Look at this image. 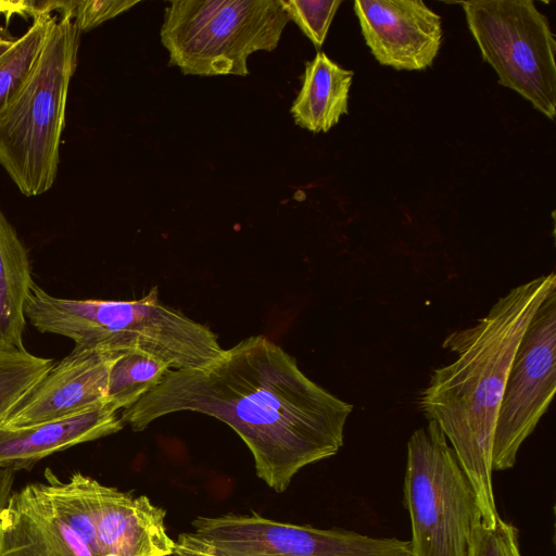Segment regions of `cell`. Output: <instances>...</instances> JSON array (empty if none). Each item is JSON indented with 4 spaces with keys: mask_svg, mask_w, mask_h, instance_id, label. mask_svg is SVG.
Listing matches in <instances>:
<instances>
[{
    "mask_svg": "<svg viewBox=\"0 0 556 556\" xmlns=\"http://www.w3.org/2000/svg\"><path fill=\"white\" fill-rule=\"evenodd\" d=\"M407 442L403 503L412 556H471L482 514L475 490L433 420Z\"/></svg>",
    "mask_w": 556,
    "mask_h": 556,
    "instance_id": "6",
    "label": "cell"
},
{
    "mask_svg": "<svg viewBox=\"0 0 556 556\" xmlns=\"http://www.w3.org/2000/svg\"><path fill=\"white\" fill-rule=\"evenodd\" d=\"M190 534L218 556H412L409 540L318 529L252 515L197 517Z\"/></svg>",
    "mask_w": 556,
    "mask_h": 556,
    "instance_id": "8",
    "label": "cell"
},
{
    "mask_svg": "<svg viewBox=\"0 0 556 556\" xmlns=\"http://www.w3.org/2000/svg\"><path fill=\"white\" fill-rule=\"evenodd\" d=\"M109 403L85 413L27 427H0V467L27 468L55 452L121 431L125 424Z\"/></svg>",
    "mask_w": 556,
    "mask_h": 556,
    "instance_id": "14",
    "label": "cell"
},
{
    "mask_svg": "<svg viewBox=\"0 0 556 556\" xmlns=\"http://www.w3.org/2000/svg\"><path fill=\"white\" fill-rule=\"evenodd\" d=\"M460 4L482 59L497 74L498 84L554 121L556 39L547 16L532 0H469Z\"/></svg>",
    "mask_w": 556,
    "mask_h": 556,
    "instance_id": "7",
    "label": "cell"
},
{
    "mask_svg": "<svg viewBox=\"0 0 556 556\" xmlns=\"http://www.w3.org/2000/svg\"><path fill=\"white\" fill-rule=\"evenodd\" d=\"M77 490L93 526L99 556H172L176 542L168 535L165 510L147 495L135 496L74 472Z\"/></svg>",
    "mask_w": 556,
    "mask_h": 556,
    "instance_id": "10",
    "label": "cell"
},
{
    "mask_svg": "<svg viewBox=\"0 0 556 556\" xmlns=\"http://www.w3.org/2000/svg\"><path fill=\"white\" fill-rule=\"evenodd\" d=\"M15 39L0 37V59L14 46Z\"/></svg>",
    "mask_w": 556,
    "mask_h": 556,
    "instance_id": "26",
    "label": "cell"
},
{
    "mask_svg": "<svg viewBox=\"0 0 556 556\" xmlns=\"http://www.w3.org/2000/svg\"><path fill=\"white\" fill-rule=\"evenodd\" d=\"M80 35L72 17L54 16L26 79L0 113V164L26 197L55 181Z\"/></svg>",
    "mask_w": 556,
    "mask_h": 556,
    "instance_id": "4",
    "label": "cell"
},
{
    "mask_svg": "<svg viewBox=\"0 0 556 556\" xmlns=\"http://www.w3.org/2000/svg\"><path fill=\"white\" fill-rule=\"evenodd\" d=\"M0 556H96L46 482L12 492L0 514Z\"/></svg>",
    "mask_w": 556,
    "mask_h": 556,
    "instance_id": "13",
    "label": "cell"
},
{
    "mask_svg": "<svg viewBox=\"0 0 556 556\" xmlns=\"http://www.w3.org/2000/svg\"><path fill=\"white\" fill-rule=\"evenodd\" d=\"M25 317L42 333L74 341V351L141 350L172 369L203 366L223 352L213 330L164 304L153 287L137 300H74L51 295L35 282Z\"/></svg>",
    "mask_w": 556,
    "mask_h": 556,
    "instance_id": "3",
    "label": "cell"
},
{
    "mask_svg": "<svg viewBox=\"0 0 556 556\" xmlns=\"http://www.w3.org/2000/svg\"><path fill=\"white\" fill-rule=\"evenodd\" d=\"M281 3L289 20L299 26L316 48H320L341 1L281 0Z\"/></svg>",
    "mask_w": 556,
    "mask_h": 556,
    "instance_id": "20",
    "label": "cell"
},
{
    "mask_svg": "<svg viewBox=\"0 0 556 556\" xmlns=\"http://www.w3.org/2000/svg\"><path fill=\"white\" fill-rule=\"evenodd\" d=\"M55 15L34 18L29 28L0 59V113L7 108L26 79Z\"/></svg>",
    "mask_w": 556,
    "mask_h": 556,
    "instance_id": "18",
    "label": "cell"
},
{
    "mask_svg": "<svg viewBox=\"0 0 556 556\" xmlns=\"http://www.w3.org/2000/svg\"><path fill=\"white\" fill-rule=\"evenodd\" d=\"M353 72L325 52L305 63L302 87L290 112L294 123L314 134L327 132L349 112Z\"/></svg>",
    "mask_w": 556,
    "mask_h": 556,
    "instance_id": "15",
    "label": "cell"
},
{
    "mask_svg": "<svg viewBox=\"0 0 556 556\" xmlns=\"http://www.w3.org/2000/svg\"><path fill=\"white\" fill-rule=\"evenodd\" d=\"M556 391V289L534 313L517 348L500 404L492 443V469L515 466Z\"/></svg>",
    "mask_w": 556,
    "mask_h": 556,
    "instance_id": "9",
    "label": "cell"
},
{
    "mask_svg": "<svg viewBox=\"0 0 556 556\" xmlns=\"http://www.w3.org/2000/svg\"><path fill=\"white\" fill-rule=\"evenodd\" d=\"M172 556H218L208 552L190 534L184 532L178 536Z\"/></svg>",
    "mask_w": 556,
    "mask_h": 556,
    "instance_id": "23",
    "label": "cell"
},
{
    "mask_svg": "<svg viewBox=\"0 0 556 556\" xmlns=\"http://www.w3.org/2000/svg\"><path fill=\"white\" fill-rule=\"evenodd\" d=\"M15 470L12 468L0 467V514L5 507L11 495L14 482Z\"/></svg>",
    "mask_w": 556,
    "mask_h": 556,
    "instance_id": "24",
    "label": "cell"
},
{
    "mask_svg": "<svg viewBox=\"0 0 556 556\" xmlns=\"http://www.w3.org/2000/svg\"><path fill=\"white\" fill-rule=\"evenodd\" d=\"M289 21L281 0H172L160 35L182 74L247 76L249 56L274 51Z\"/></svg>",
    "mask_w": 556,
    "mask_h": 556,
    "instance_id": "5",
    "label": "cell"
},
{
    "mask_svg": "<svg viewBox=\"0 0 556 556\" xmlns=\"http://www.w3.org/2000/svg\"><path fill=\"white\" fill-rule=\"evenodd\" d=\"M170 369L159 357L141 350L123 353L114 362L108 386V403L116 410L131 407Z\"/></svg>",
    "mask_w": 556,
    "mask_h": 556,
    "instance_id": "17",
    "label": "cell"
},
{
    "mask_svg": "<svg viewBox=\"0 0 556 556\" xmlns=\"http://www.w3.org/2000/svg\"><path fill=\"white\" fill-rule=\"evenodd\" d=\"M122 354L73 350L24 394L0 427L33 426L108 404L110 371Z\"/></svg>",
    "mask_w": 556,
    "mask_h": 556,
    "instance_id": "11",
    "label": "cell"
},
{
    "mask_svg": "<svg viewBox=\"0 0 556 556\" xmlns=\"http://www.w3.org/2000/svg\"><path fill=\"white\" fill-rule=\"evenodd\" d=\"M13 14L25 15V1L0 0V15L12 16Z\"/></svg>",
    "mask_w": 556,
    "mask_h": 556,
    "instance_id": "25",
    "label": "cell"
},
{
    "mask_svg": "<svg viewBox=\"0 0 556 556\" xmlns=\"http://www.w3.org/2000/svg\"><path fill=\"white\" fill-rule=\"evenodd\" d=\"M138 0H62L61 15L72 17L80 33L128 11Z\"/></svg>",
    "mask_w": 556,
    "mask_h": 556,
    "instance_id": "21",
    "label": "cell"
},
{
    "mask_svg": "<svg viewBox=\"0 0 556 556\" xmlns=\"http://www.w3.org/2000/svg\"><path fill=\"white\" fill-rule=\"evenodd\" d=\"M554 273L510 289L475 325L448 333L442 346L455 359L435 368L418 406L435 421L470 481L482 523L498 515L493 491L492 443L496 417L517 348L534 313L552 290Z\"/></svg>",
    "mask_w": 556,
    "mask_h": 556,
    "instance_id": "2",
    "label": "cell"
},
{
    "mask_svg": "<svg viewBox=\"0 0 556 556\" xmlns=\"http://www.w3.org/2000/svg\"><path fill=\"white\" fill-rule=\"evenodd\" d=\"M352 409L309 379L282 348L251 336L203 366L170 368L121 418L139 432L173 413L214 417L248 446L257 477L281 493L305 466L339 452Z\"/></svg>",
    "mask_w": 556,
    "mask_h": 556,
    "instance_id": "1",
    "label": "cell"
},
{
    "mask_svg": "<svg viewBox=\"0 0 556 556\" xmlns=\"http://www.w3.org/2000/svg\"><path fill=\"white\" fill-rule=\"evenodd\" d=\"M354 12L381 65L422 71L434 62L442 45L441 16L421 0H356Z\"/></svg>",
    "mask_w": 556,
    "mask_h": 556,
    "instance_id": "12",
    "label": "cell"
},
{
    "mask_svg": "<svg viewBox=\"0 0 556 556\" xmlns=\"http://www.w3.org/2000/svg\"><path fill=\"white\" fill-rule=\"evenodd\" d=\"M471 556H522L518 529L502 518L490 527L482 523Z\"/></svg>",
    "mask_w": 556,
    "mask_h": 556,
    "instance_id": "22",
    "label": "cell"
},
{
    "mask_svg": "<svg viewBox=\"0 0 556 556\" xmlns=\"http://www.w3.org/2000/svg\"><path fill=\"white\" fill-rule=\"evenodd\" d=\"M26 247L0 208V350H22L25 304L31 285Z\"/></svg>",
    "mask_w": 556,
    "mask_h": 556,
    "instance_id": "16",
    "label": "cell"
},
{
    "mask_svg": "<svg viewBox=\"0 0 556 556\" xmlns=\"http://www.w3.org/2000/svg\"><path fill=\"white\" fill-rule=\"evenodd\" d=\"M53 364L26 349L0 350V422Z\"/></svg>",
    "mask_w": 556,
    "mask_h": 556,
    "instance_id": "19",
    "label": "cell"
}]
</instances>
